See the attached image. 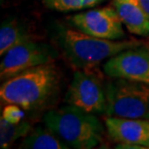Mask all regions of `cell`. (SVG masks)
Wrapping results in <instances>:
<instances>
[{
  "instance_id": "cell-4",
  "label": "cell",
  "mask_w": 149,
  "mask_h": 149,
  "mask_svg": "<svg viewBox=\"0 0 149 149\" xmlns=\"http://www.w3.org/2000/svg\"><path fill=\"white\" fill-rule=\"evenodd\" d=\"M106 81L107 116L149 119V85L126 79Z\"/></svg>"
},
{
  "instance_id": "cell-3",
  "label": "cell",
  "mask_w": 149,
  "mask_h": 149,
  "mask_svg": "<svg viewBox=\"0 0 149 149\" xmlns=\"http://www.w3.org/2000/svg\"><path fill=\"white\" fill-rule=\"evenodd\" d=\"M43 122L70 148L98 147L104 139L102 122L96 114L69 105L45 112Z\"/></svg>"
},
{
  "instance_id": "cell-9",
  "label": "cell",
  "mask_w": 149,
  "mask_h": 149,
  "mask_svg": "<svg viewBox=\"0 0 149 149\" xmlns=\"http://www.w3.org/2000/svg\"><path fill=\"white\" fill-rule=\"evenodd\" d=\"M109 139L116 143L138 144L149 149V124L145 119L108 116L105 120Z\"/></svg>"
},
{
  "instance_id": "cell-14",
  "label": "cell",
  "mask_w": 149,
  "mask_h": 149,
  "mask_svg": "<svg viewBox=\"0 0 149 149\" xmlns=\"http://www.w3.org/2000/svg\"><path fill=\"white\" fill-rule=\"evenodd\" d=\"M105 0H42L47 9L58 12H74L92 8Z\"/></svg>"
},
{
  "instance_id": "cell-2",
  "label": "cell",
  "mask_w": 149,
  "mask_h": 149,
  "mask_svg": "<svg viewBox=\"0 0 149 149\" xmlns=\"http://www.w3.org/2000/svg\"><path fill=\"white\" fill-rule=\"evenodd\" d=\"M52 38L66 60L80 70H93L117 53L144 44L141 40L111 41L96 38L60 23L53 28Z\"/></svg>"
},
{
  "instance_id": "cell-6",
  "label": "cell",
  "mask_w": 149,
  "mask_h": 149,
  "mask_svg": "<svg viewBox=\"0 0 149 149\" xmlns=\"http://www.w3.org/2000/svg\"><path fill=\"white\" fill-rule=\"evenodd\" d=\"M58 53L54 47L43 42L30 40L12 47L3 55L0 63L2 81L30 68L54 62Z\"/></svg>"
},
{
  "instance_id": "cell-18",
  "label": "cell",
  "mask_w": 149,
  "mask_h": 149,
  "mask_svg": "<svg viewBox=\"0 0 149 149\" xmlns=\"http://www.w3.org/2000/svg\"><path fill=\"white\" fill-rule=\"evenodd\" d=\"M147 121H148V124H149V119H148V120H147Z\"/></svg>"
},
{
  "instance_id": "cell-7",
  "label": "cell",
  "mask_w": 149,
  "mask_h": 149,
  "mask_svg": "<svg viewBox=\"0 0 149 149\" xmlns=\"http://www.w3.org/2000/svg\"><path fill=\"white\" fill-rule=\"evenodd\" d=\"M72 27L90 36L105 40H125L123 22L114 7H103L72 15L67 17Z\"/></svg>"
},
{
  "instance_id": "cell-1",
  "label": "cell",
  "mask_w": 149,
  "mask_h": 149,
  "mask_svg": "<svg viewBox=\"0 0 149 149\" xmlns=\"http://www.w3.org/2000/svg\"><path fill=\"white\" fill-rule=\"evenodd\" d=\"M60 79L54 62L30 68L3 81L0 87L1 102L15 104L24 111H43L57 98Z\"/></svg>"
},
{
  "instance_id": "cell-11",
  "label": "cell",
  "mask_w": 149,
  "mask_h": 149,
  "mask_svg": "<svg viewBox=\"0 0 149 149\" xmlns=\"http://www.w3.org/2000/svg\"><path fill=\"white\" fill-rule=\"evenodd\" d=\"M30 40H34V37L25 26L15 17H8L0 27V55L3 56L12 47Z\"/></svg>"
},
{
  "instance_id": "cell-15",
  "label": "cell",
  "mask_w": 149,
  "mask_h": 149,
  "mask_svg": "<svg viewBox=\"0 0 149 149\" xmlns=\"http://www.w3.org/2000/svg\"><path fill=\"white\" fill-rule=\"evenodd\" d=\"M1 116L10 123L17 124L23 120L25 113L22 107L15 104H7V106L3 109Z\"/></svg>"
},
{
  "instance_id": "cell-8",
  "label": "cell",
  "mask_w": 149,
  "mask_h": 149,
  "mask_svg": "<svg viewBox=\"0 0 149 149\" xmlns=\"http://www.w3.org/2000/svg\"><path fill=\"white\" fill-rule=\"evenodd\" d=\"M103 72L109 77L139 81L149 85V44L127 49L109 58Z\"/></svg>"
},
{
  "instance_id": "cell-5",
  "label": "cell",
  "mask_w": 149,
  "mask_h": 149,
  "mask_svg": "<svg viewBox=\"0 0 149 149\" xmlns=\"http://www.w3.org/2000/svg\"><path fill=\"white\" fill-rule=\"evenodd\" d=\"M64 101L93 114H106V82L92 70L79 69L74 73Z\"/></svg>"
},
{
  "instance_id": "cell-16",
  "label": "cell",
  "mask_w": 149,
  "mask_h": 149,
  "mask_svg": "<svg viewBox=\"0 0 149 149\" xmlns=\"http://www.w3.org/2000/svg\"><path fill=\"white\" fill-rule=\"evenodd\" d=\"M138 1L139 4L141 5V7L143 9V11L149 17V0H138Z\"/></svg>"
},
{
  "instance_id": "cell-12",
  "label": "cell",
  "mask_w": 149,
  "mask_h": 149,
  "mask_svg": "<svg viewBox=\"0 0 149 149\" xmlns=\"http://www.w3.org/2000/svg\"><path fill=\"white\" fill-rule=\"evenodd\" d=\"M24 149H69L70 147L47 126H37L20 142Z\"/></svg>"
},
{
  "instance_id": "cell-13",
  "label": "cell",
  "mask_w": 149,
  "mask_h": 149,
  "mask_svg": "<svg viewBox=\"0 0 149 149\" xmlns=\"http://www.w3.org/2000/svg\"><path fill=\"white\" fill-rule=\"evenodd\" d=\"M33 129L28 121L22 120L19 123H10L0 117V147L6 149L12 146L17 139L25 138Z\"/></svg>"
},
{
  "instance_id": "cell-10",
  "label": "cell",
  "mask_w": 149,
  "mask_h": 149,
  "mask_svg": "<svg viewBox=\"0 0 149 149\" xmlns=\"http://www.w3.org/2000/svg\"><path fill=\"white\" fill-rule=\"evenodd\" d=\"M113 7L130 33L141 37L149 36V17L139 2L113 0Z\"/></svg>"
},
{
  "instance_id": "cell-17",
  "label": "cell",
  "mask_w": 149,
  "mask_h": 149,
  "mask_svg": "<svg viewBox=\"0 0 149 149\" xmlns=\"http://www.w3.org/2000/svg\"><path fill=\"white\" fill-rule=\"evenodd\" d=\"M118 1H133V2H139L138 0H118Z\"/></svg>"
}]
</instances>
